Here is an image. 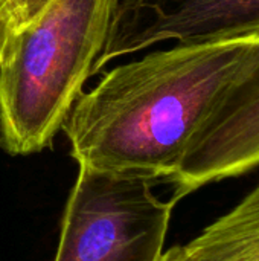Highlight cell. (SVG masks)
Returning a JSON list of instances; mask_svg holds the SVG:
<instances>
[{
    "label": "cell",
    "instance_id": "cell-6",
    "mask_svg": "<svg viewBox=\"0 0 259 261\" xmlns=\"http://www.w3.org/2000/svg\"><path fill=\"white\" fill-rule=\"evenodd\" d=\"M160 261H259V182L227 214Z\"/></svg>",
    "mask_w": 259,
    "mask_h": 261
},
{
    "label": "cell",
    "instance_id": "cell-7",
    "mask_svg": "<svg viewBox=\"0 0 259 261\" xmlns=\"http://www.w3.org/2000/svg\"><path fill=\"white\" fill-rule=\"evenodd\" d=\"M53 0H9L12 21H14V32L29 21H32L38 14H41Z\"/></svg>",
    "mask_w": 259,
    "mask_h": 261
},
{
    "label": "cell",
    "instance_id": "cell-8",
    "mask_svg": "<svg viewBox=\"0 0 259 261\" xmlns=\"http://www.w3.org/2000/svg\"><path fill=\"white\" fill-rule=\"evenodd\" d=\"M12 34H14V21H12L11 3L9 0H0V63Z\"/></svg>",
    "mask_w": 259,
    "mask_h": 261
},
{
    "label": "cell",
    "instance_id": "cell-1",
    "mask_svg": "<svg viewBox=\"0 0 259 261\" xmlns=\"http://www.w3.org/2000/svg\"><path fill=\"white\" fill-rule=\"evenodd\" d=\"M259 29L154 50L82 92L61 130L79 167L169 182L215 102L252 55Z\"/></svg>",
    "mask_w": 259,
    "mask_h": 261
},
{
    "label": "cell",
    "instance_id": "cell-2",
    "mask_svg": "<svg viewBox=\"0 0 259 261\" xmlns=\"http://www.w3.org/2000/svg\"><path fill=\"white\" fill-rule=\"evenodd\" d=\"M121 0H53L17 29L0 63V147L38 153L61 130L101 55Z\"/></svg>",
    "mask_w": 259,
    "mask_h": 261
},
{
    "label": "cell",
    "instance_id": "cell-3",
    "mask_svg": "<svg viewBox=\"0 0 259 261\" xmlns=\"http://www.w3.org/2000/svg\"><path fill=\"white\" fill-rule=\"evenodd\" d=\"M156 180L79 167L64 211L55 261H160L176 199Z\"/></svg>",
    "mask_w": 259,
    "mask_h": 261
},
{
    "label": "cell",
    "instance_id": "cell-5",
    "mask_svg": "<svg viewBox=\"0 0 259 261\" xmlns=\"http://www.w3.org/2000/svg\"><path fill=\"white\" fill-rule=\"evenodd\" d=\"M259 29V0H124L93 73L107 63L176 40L212 41Z\"/></svg>",
    "mask_w": 259,
    "mask_h": 261
},
{
    "label": "cell",
    "instance_id": "cell-4",
    "mask_svg": "<svg viewBox=\"0 0 259 261\" xmlns=\"http://www.w3.org/2000/svg\"><path fill=\"white\" fill-rule=\"evenodd\" d=\"M259 167V41L189 141L171 177L177 202Z\"/></svg>",
    "mask_w": 259,
    "mask_h": 261
}]
</instances>
